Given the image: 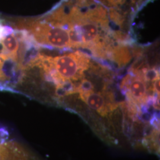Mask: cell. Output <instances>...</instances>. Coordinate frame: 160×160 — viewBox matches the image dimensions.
Returning a JSON list of instances; mask_svg holds the SVG:
<instances>
[{"instance_id": "6da1fadb", "label": "cell", "mask_w": 160, "mask_h": 160, "mask_svg": "<svg viewBox=\"0 0 160 160\" xmlns=\"http://www.w3.org/2000/svg\"><path fill=\"white\" fill-rule=\"evenodd\" d=\"M89 59L83 53L76 52L56 57L41 56L32 61L45 71L48 77L58 86L69 81L77 80L88 67Z\"/></svg>"}, {"instance_id": "7a4b0ae2", "label": "cell", "mask_w": 160, "mask_h": 160, "mask_svg": "<svg viewBox=\"0 0 160 160\" xmlns=\"http://www.w3.org/2000/svg\"><path fill=\"white\" fill-rule=\"evenodd\" d=\"M24 26L34 40L42 45L63 48L72 46L69 30L58 24L45 22L30 23Z\"/></svg>"}, {"instance_id": "3957f363", "label": "cell", "mask_w": 160, "mask_h": 160, "mask_svg": "<svg viewBox=\"0 0 160 160\" xmlns=\"http://www.w3.org/2000/svg\"><path fill=\"white\" fill-rule=\"evenodd\" d=\"M126 80L124 86L130 100L136 104L145 102L147 98L148 90L142 77L137 76Z\"/></svg>"}, {"instance_id": "277c9868", "label": "cell", "mask_w": 160, "mask_h": 160, "mask_svg": "<svg viewBox=\"0 0 160 160\" xmlns=\"http://www.w3.org/2000/svg\"><path fill=\"white\" fill-rule=\"evenodd\" d=\"M16 142L0 141V160H29L30 155Z\"/></svg>"}, {"instance_id": "5b68a950", "label": "cell", "mask_w": 160, "mask_h": 160, "mask_svg": "<svg viewBox=\"0 0 160 160\" xmlns=\"http://www.w3.org/2000/svg\"><path fill=\"white\" fill-rule=\"evenodd\" d=\"M81 99L91 109L104 116L109 112V107L106 104L105 98L101 93L95 92L93 90L80 92Z\"/></svg>"}]
</instances>
